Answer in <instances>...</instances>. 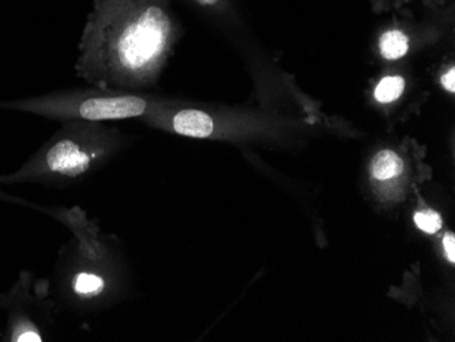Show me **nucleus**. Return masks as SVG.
Listing matches in <instances>:
<instances>
[{
	"label": "nucleus",
	"mask_w": 455,
	"mask_h": 342,
	"mask_svg": "<svg viewBox=\"0 0 455 342\" xmlns=\"http://www.w3.org/2000/svg\"><path fill=\"white\" fill-rule=\"evenodd\" d=\"M175 36L165 0H93L76 76L96 88L138 91L157 76Z\"/></svg>",
	"instance_id": "nucleus-1"
},
{
	"label": "nucleus",
	"mask_w": 455,
	"mask_h": 342,
	"mask_svg": "<svg viewBox=\"0 0 455 342\" xmlns=\"http://www.w3.org/2000/svg\"><path fill=\"white\" fill-rule=\"evenodd\" d=\"M55 219L73 234L56 262L59 305L78 314L99 313L119 305L127 285L120 240L104 234L96 219L79 206L59 209Z\"/></svg>",
	"instance_id": "nucleus-2"
},
{
	"label": "nucleus",
	"mask_w": 455,
	"mask_h": 342,
	"mask_svg": "<svg viewBox=\"0 0 455 342\" xmlns=\"http://www.w3.org/2000/svg\"><path fill=\"white\" fill-rule=\"evenodd\" d=\"M124 145L126 138L117 127L68 120L22 167L0 176V185L73 187L108 165Z\"/></svg>",
	"instance_id": "nucleus-3"
},
{
	"label": "nucleus",
	"mask_w": 455,
	"mask_h": 342,
	"mask_svg": "<svg viewBox=\"0 0 455 342\" xmlns=\"http://www.w3.org/2000/svg\"><path fill=\"white\" fill-rule=\"evenodd\" d=\"M0 109L25 112L47 119L86 122H120L143 119L152 114V101L134 91H117L91 86L76 91H52L30 99L0 101Z\"/></svg>",
	"instance_id": "nucleus-4"
},
{
	"label": "nucleus",
	"mask_w": 455,
	"mask_h": 342,
	"mask_svg": "<svg viewBox=\"0 0 455 342\" xmlns=\"http://www.w3.org/2000/svg\"><path fill=\"white\" fill-rule=\"evenodd\" d=\"M0 311L6 314L2 341H47L55 326L58 305L51 298V282L22 272L17 282L0 295Z\"/></svg>",
	"instance_id": "nucleus-5"
},
{
	"label": "nucleus",
	"mask_w": 455,
	"mask_h": 342,
	"mask_svg": "<svg viewBox=\"0 0 455 342\" xmlns=\"http://www.w3.org/2000/svg\"><path fill=\"white\" fill-rule=\"evenodd\" d=\"M403 161L397 153L393 150H382L372 160L371 170L378 180H388L400 176L403 172Z\"/></svg>",
	"instance_id": "nucleus-6"
},
{
	"label": "nucleus",
	"mask_w": 455,
	"mask_h": 342,
	"mask_svg": "<svg viewBox=\"0 0 455 342\" xmlns=\"http://www.w3.org/2000/svg\"><path fill=\"white\" fill-rule=\"evenodd\" d=\"M379 48L383 58L395 60L408 52V37L400 30H388L380 37Z\"/></svg>",
	"instance_id": "nucleus-7"
},
{
	"label": "nucleus",
	"mask_w": 455,
	"mask_h": 342,
	"mask_svg": "<svg viewBox=\"0 0 455 342\" xmlns=\"http://www.w3.org/2000/svg\"><path fill=\"white\" fill-rule=\"evenodd\" d=\"M405 89V79L403 76H386L375 89V99L379 103H391L397 99Z\"/></svg>",
	"instance_id": "nucleus-8"
},
{
	"label": "nucleus",
	"mask_w": 455,
	"mask_h": 342,
	"mask_svg": "<svg viewBox=\"0 0 455 342\" xmlns=\"http://www.w3.org/2000/svg\"><path fill=\"white\" fill-rule=\"evenodd\" d=\"M415 223L426 234H436L442 228V217L434 211H419L415 216Z\"/></svg>",
	"instance_id": "nucleus-9"
},
{
	"label": "nucleus",
	"mask_w": 455,
	"mask_h": 342,
	"mask_svg": "<svg viewBox=\"0 0 455 342\" xmlns=\"http://www.w3.org/2000/svg\"><path fill=\"white\" fill-rule=\"evenodd\" d=\"M0 203H14L18 206H25V208L33 209V211H41V213L47 214V216L52 217L55 213L56 208H45V206L36 205V203H28L25 199L20 198V196L12 195V194L6 193L0 185Z\"/></svg>",
	"instance_id": "nucleus-10"
},
{
	"label": "nucleus",
	"mask_w": 455,
	"mask_h": 342,
	"mask_svg": "<svg viewBox=\"0 0 455 342\" xmlns=\"http://www.w3.org/2000/svg\"><path fill=\"white\" fill-rule=\"evenodd\" d=\"M444 251H446V257L449 258L450 262L454 264L455 262V236L454 234H447L443 239Z\"/></svg>",
	"instance_id": "nucleus-11"
},
{
	"label": "nucleus",
	"mask_w": 455,
	"mask_h": 342,
	"mask_svg": "<svg viewBox=\"0 0 455 342\" xmlns=\"http://www.w3.org/2000/svg\"><path fill=\"white\" fill-rule=\"evenodd\" d=\"M442 85L446 91H455V68H450L443 76H442Z\"/></svg>",
	"instance_id": "nucleus-12"
},
{
	"label": "nucleus",
	"mask_w": 455,
	"mask_h": 342,
	"mask_svg": "<svg viewBox=\"0 0 455 342\" xmlns=\"http://www.w3.org/2000/svg\"><path fill=\"white\" fill-rule=\"evenodd\" d=\"M199 6L202 7H214L221 4V0H194Z\"/></svg>",
	"instance_id": "nucleus-13"
}]
</instances>
